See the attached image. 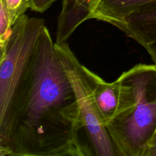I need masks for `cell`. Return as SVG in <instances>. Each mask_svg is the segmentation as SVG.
I'll list each match as a JSON object with an SVG mask.
<instances>
[{
  "mask_svg": "<svg viewBox=\"0 0 156 156\" xmlns=\"http://www.w3.org/2000/svg\"><path fill=\"white\" fill-rule=\"evenodd\" d=\"M90 76L95 102L106 126L132 107L133 104L132 88L122 74L112 82L105 81L92 71Z\"/></svg>",
  "mask_w": 156,
  "mask_h": 156,
  "instance_id": "4",
  "label": "cell"
},
{
  "mask_svg": "<svg viewBox=\"0 0 156 156\" xmlns=\"http://www.w3.org/2000/svg\"><path fill=\"white\" fill-rule=\"evenodd\" d=\"M121 74L133 104L105 128L116 156H147L156 134V65L138 63Z\"/></svg>",
  "mask_w": 156,
  "mask_h": 156,
  "instance_id": "2",
  "label": "cell"
},
{
  "mask_svg": "<svg viewBox=\"0 0 156 156\" xmlns=\"http://www.w3.org/2000/svg\"><path fill=\"white\" fill-rule=\"evenodd\" d=\"M101 0H63L62 8L58 19L55 43H67L77 27L92 14Z\"/></svg>",
  "mask_w": 156,
  "mask_h": 156,
  "instance_id": "6",
  "label": "cell"
},
{
  "mask_svg": "<svg viewBox=\"0 0 156 156\" xmlns=\"http://www.w3.org/2000/svg\"><path fill=\"white\" fill-rule=\"evenodd\" d=\"M116 27L140 44L156 65V1L129 14Z\"/></svg>",
  "mask_w": 156,
  "mask_h": 156,
  "instance_id": "5",
  "label": "cell"
},
{
  "mask_svg": "<svg viewBox=\"0 0 156 156\" xmlns=\"http://www.w3.org/2000/svg\"><path fill=\"white\" fill-rule=\"evenodd\" d=\"M12 26L6 8L0 1V49L6 43L11 34Z\"/></svg>",
  "mask_w": 156,
  "mask_h": 156,
  "instance_id": "9",
  "label": "cell"
},
{
  "mask_svg": "<svg viewBox=\"0 0 156 156\" xmlns=\"http://www.w3.org/2000/svg\"><path fill=\"white\" fill-rule=\"evenodd\" d=\"M147 156H156V144L149 151Z\"/></svg>",
  "mask_w": 156,
  "mask_h": 156,
  "instance_id": "11",
  "label": "cell"
},
{
  "mask_svg": "<svg viewBox=\"0 0 156 156\" xmlns=\"http://www.w3.org/2000/svg\"><path fill=\"white\" fill-rule=\"evenodd\" d=\"M154 1L156 0H101L91 19L101 20L116 27L127 15Z\"/></svg>",
  "mask_w": 156,
  "mask_h": 156,
  "instance_id": "7",
  "label": "cell"
},
{
  "mask_svg": "<svg viewBox=\"0 0 156 156\" xmlns=\"http://www.w3.org/2000/svg\"><path fill=\"white\" fill-rule=\"evenodd\" d=\"M91 156L71 82L46 26L0 116V156Z\"/></svg>",
  "mask_w": 156,
  "mask_h": 156,
  "instance_id": "1",
  "label": "cell"
},
{
  "mask_svg": "<svg viewBox=\"0 0 156 156\" xmlns=\"http://www.w3.org/2000/svg\"><path fill=\"white\" fill-rule=\"evenodd\" d=\"M55 48L74 90L85 136L92 155L116 156L95 102L90 76L91 71L79 61L68 43H55Z\"/></svg>",
  "mask_w": 156,
  "mask_h": 156,
  "instance_id": "3",
  "label": "cell"
},
{
  "mask_svg": "<svg viewBox=\"0 0 156 156\" xmlns=\"http://www.w3.org/2000/svg\"><path fill=\"white\" fill-rule=\"evenodd\" d=\"M7 11L10 20L13 26L16 21L29 8V0H0Z\"/></svg>",
  "mask_w": 156,
  "mask_h": 156,
  "instance_id": "8",
  "label": "cell"
},
{
  "mask_svg": "<svg viewBox=\"0 0 156 156\" xmlns=\"http://www.w3.org/2000/svg\"><path fill=\"white\" fill-rule=\"evenodd\" d=\"M56 0H29V8L36 12H45Z\"/></svg>",
  "mask_w": 156,
  "mask_h": 156,
  "instance_id": "10",
  "label": "cell"
}]
</instances>
